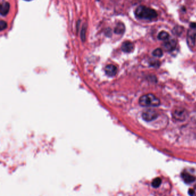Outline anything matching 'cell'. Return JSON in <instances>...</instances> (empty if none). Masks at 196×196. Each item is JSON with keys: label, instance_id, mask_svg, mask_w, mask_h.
Instances as JSON below:
<instances>
[{"label": "cell", "instance_id": "obj_1", "mask_svg": "<svg viewBox=\"0 0 196 196\" xmlns=\"http://www.w3.org/2000/svg\"><path fill=\"white\" fill-rule=\"evenodd\" d=\"M136 17L142 20H151L156 18L158 13L153 9L146 7L145 6H139L135 10Z\"/></svg>", "mask_w": 196, "mask_h": 196}, {"label": "cell", "instance_id": "obj_2", "mask_svg": "<svg viewBox=\"0 0 196 196\" xmlns=\"http://www.w3.org/2000/svg\"><path fill=\"white\" fill-rule=\"evenodd\" d=\"M139 104L142 106L155 107L158 106L161 101L158 98L152 94H147L142 96L139 99Z\"/></svg>", "mask_w": 196, "mask_h": 196}, {"label": "cell", "instance_id": "obj_3", "mask_svg": "<svg viewBox=\"0 0 196 196\" xmlns=\"http://www.w3.org/2000/svg\"><path fill=\"white\" fill-rule=\"evenodd\" d=\"M196 40V28H190L188 30L187 42L190 47H194Z\"/></svg>", "mask_w": 196, "mask_h": 196}, {"label": "cell", "instance_id": "obj_4", "mask_svg": "<svg viewBox=\"0 0 196 196\" xmlns=\"http://www.w3.org/2000/svg\"><path fill=\"white\" fill-rule=\"evenodd\" d=\"M158 117V113L152 109L147 110L142 114L143 119L146 121H151L154 120Z\"/></svg>", "mask_w": 196, "mask_h": 196}, {"label": "cell", "instance_id": "obj_5", "mask_svg": "<svg viewBox=\"0 0 196 196\" xmlns=\"http://www.w3.org/2000/svg\"><path fill=\"white\" fill-rule=\"evenodd\" d=\"M177 44V41L174 39H167L166 42L163 44L165 49L167 51H173L175 50Z\"/></svg>", "mask_w": 196, "mask_h": 196}, {"label": "cell", "instance_id": "obj_6", "mask_svg": "<svg viewBox=\"0 0 196 196\" xmlns=\"http://www.w3.org/2000/svg\"><path fill=\"white\" fill-rule=\"evenodd\" d=\"M173 117L178 121H184L186 117V112L183 109H177L173 113Z\"/></svg>", "mask_w": 196, "mask_h": 196}, {"label": "cell", "instance_id": "obj_7", "mask_svg": "<svg viewBox=\"0 0 196 196\" xmlns=\"http://www.w3.org/2000/svg\"><path fill=\"white\" fill-rule=\"evenodd\" d=\"M135 49V46L134 43L129 41H126L124 42L121 46V50L126 53H130L132 52Z\"/></svg>", "mask_w": 196, "mask_h": 196}, {"label": "cell", "instance_id": "obj_8", "mask_svg": "<svg viewBox=\"0 0 196 196\" xmlns=\"http://www.w3.org/2000/svg\"><path fill=\"white\" fill-rule=\"evenodd\" d=\"M117 67L112 65H109L105 67V73L109 77H113L116 74Z\"/></svg>", "mask_w": 196, "mask_h": 196}, {"label": "cell", "instance_id": "obj_9", "mask_svg": "<svg viewBox=\"0 0 196 196\" xmlns=\"http://www.w3.org/2000/svg\"><path fill=\"white\" fill-rule=\"evenodd\" d=\"M182 177L184 179V181L188 184L193 182L196 179V177L194 176L191 175L186 172H184L183 173H182Z\"/></svg>", "mask_w": 196, "mask_h": 196}, {"label": "cell", "instance_id": "obj_10", "mask_svg": "<svg viewBox=\"0 0 196 196\" xmlns=\"http://www.w3.org/2000/svg\"><path fill=\"white\" fill-rule=\"evenodd\" d=\"M10 9V4L7 2H5L1 5V15L2 16H6Z\"/></svg>", "mask_w": 196, "mask_h": 196}, {"label": "cell", "instance_id": "obj_11", "mask_svg": "<svg viewBox=\"0 0 196 196\" xmlns=\"http://www.w3.org/2000/svg\"><path fill=\"white\" fill-rule=\"evenodd\" d=\"M125 28L124 24L122 23H119L116 26L115 30H114V32L115 34L120 35V34H123L125 32Z\"/></svg>", "mask_w": 196, "mask_h": 196}, {"label": "cell", "instance_id": "obj_12", "mask_svg": "<svg viewBox=\"0 0 196 196\" xmlns=\"http://www.w3.org/2000/svg\"><path fill=\"white\" fill-rule=\"evenodd\" d=\"M184 31V27L179 26V25H177L172 30L173 33L176 36H180L181 34H182Z\"/></svg>", "mask_w": 196, "mask_h": 196}, {"label": "cell", "instance_id": "obj_13", "mask_svg": "<svg viewBox=\"0 0 196 196\" xmlns=\"http://www.w3.org/2000/svg\"><path fill=\"white\" fill-rule=\"evenodd\" d=\"M170 35L166 31H161L159 33L158 35V39L160 40H167L169 39Z\"/></svg>", "mask_w": 196, "mask_h": 196}, {"label": "cell", "instance_id": "obj_14", "mask_svg": "<svg viewBox=\"0 0 196 196\" xmlns=\"http://www.w3.org/2000/svg\"><path fill=\"white\" fill-rule=\"evenodd\" d=\"M162 183V179L160 178H156L155 179H154L152 182V186L154 188H158L159 186L161 185V184Z\"/></svg>", "mask_w": 196, "mask_h": 196}, {"label": "cell", "instance_id": "obj_15", "mask_svg": "<svg viewBox=\"0 0 196 196\" xmlns=\"http://www.w3.org/2000/svg\"><path fill=\"white\" fill-rule=\"evenodd\" d=\"M163 51L161 48H156L152 52V55L155 57H159L161 58L163 56Z\"/></svg>", "mask_w": 196, "mask_h": 196}, {"label": "cell", "instance_id": "obj_16", "mask_svg": "<svg viewBox=\"0 0 196 196\" xmlns=\"http://www.w3.org/2000/svg\"><path fill=\"white\" fill-rule=\"evenodd\" d=\"M150 65L151 66L154 67H159L160 66V62L158 60L155 59H151L150 62Z\"/></svg>", "mask_w": 196, "mask_h": 196}, {"label": "cell", "instance_id": "obj_17", "mask_svg": "<svg viewBox=\"0 0 196 196\" xmlns=\"http://www.w3.org/2000/svg\"><path fill=\"white\" fill-rule=\"evenodd\" d=\"M6 27H7V24L5 21L3 20L0 21V28L1 31L6 28Z\"/></svg>", "mask_w": 196, "mask_h": 196}, {"label": "cell", "instance_id": "obj_18", "mask_svg": "<svg viewBox=\"0 0 196 196\" xmlns=\"http://www.w3.org/2000/svg\"><path fill=\"white\" fill-rule=\"evenodd\" d=\"M85 29L83 28L82 30V33H81V38L82 40H85Z\"/></svg>", "mask_w": 196, "mask_h": 196}, {"label": "cell", "instance_id": "obj_19", "mask_svg": "<svg viewBox=\"0 0 196 196\" xmlns=\"http://www.w3.org/2000/svg\"><path fill=\"white\" fill-rule=\"evenodd\" d=\"M188 193H189V194L190 195L192 196V195H193V194H194V190H193V189H190L189 190V192H188Z\"/></svg>", "mask_w": 196, "mask_h": 196}, {"label": "cell", "instance_id": "obj_20", "mask_svg": "<svg viewBox=\"0 0 196 196\" xmlns=\"http://www.w3.org/2000/svg\"><path fill=\"white\" fill-rule=\"evenodd\" d=\"M190 28H196V23H191L190 24Z\"/></svg>", "mask_w": 196, "mask_h": 196}, {"label": "cell", "instance_id": "obj_21", "mask_svg": "<svg viewBox=\"0 0 196 196\" xmlns=\"http://www.w3.org/2000/svg\"><path fill=\"white\" fill-rule=\"evenodd\" d=\"M25 1H31V0H25Z\"/></svg>", "mask_w": 196, "mask_h": 196}, {"label": "cell", "instance_id": "obj_22", "mask_svg": "<svg viewBox=\"0 0 196 196\" xmlns=\"http://www.w3.org/2000/svg\"><path fill=\"white\" fill-rule=\"evenodd\" d=\"M195 187H196V186H195Z\"/></svg>", "mask_w": 196, "mask_h": 196}]
</instances>
